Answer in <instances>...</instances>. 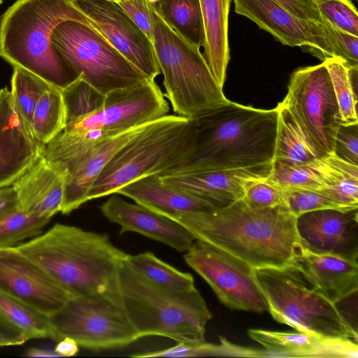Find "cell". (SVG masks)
I'll return each mask as SVG.
<instances>
[{
	"label": "cell",
	"instance_id": "46",
	"mask_svg": "<svg viewBox=\"0 0 358 358\" xmlns=\"http://www.w3.org/2000/svg\"><path fill=\"white\" fill-rule=\"evenodd\" d=\"M78 350V344L73 339L66 337L58 341L54 352L59 357H71L76 355Z\"/></svg>",
	"mask_w": 358,
	"mask_h": 358
},
{
	"label": "cell",
	"instance_id": "10",
	"mask_svg": "<svg viewBox=\"0 0 358 358\" xmlns=\"http://www.w3.org/2000/svg\"><path fill=\"white\" fill-rule=\"evenodd\" d=\"M51 42L78 76L102 94L150 79L96 29L80 22L69 20L60 23L53 31Z\"/></svg>",
	"mask_w": 358,
	"mask_h": 358
},
{
	"label": "cell",
	"instance_id": "51",
	"mask_svg": "<svg viewBox=\"0 0 358 358\" xmlns=\"http://www.w3.org/2000/svg\"><path fill=\"white\" fill-rule=\"evenodd\" d=\"M356 1H358V0H356Z\"/></svg>",
	"mask_w": 358,
	"mask_h": 358
},
{
	"label": "cell",
	"instance_id": "35",
	"mask_svg": "<svg viewBox=\"0 0 358 358\" xmlns=\"http://www.w3.org/2000/svg\"><path fill=\"white\" fill-rule=\"evenodd\" d=\"M329 73L343 124L357 123V96L352 91L348 68L343 59L329 58L323 62Z\"/></svg>",
	"mask_w": 358,
	"mask_h": 358
},
{
	"label": "cell",
	"instance_id": "14",
	"mask_svg": "<svg viewBox=\"0 0 358 358\" xmlns=\"http://www.w3.org/2000/svg\"><path fill=\"white\" fill-rule=\"evenodd\" d=\"M234 10L254 22L277 41L291 47L299 46L319 58L343 59L331 24L299 19L273 0H233Z\"/></svg>",
	"mask_w": 358,
	"mask_h": 358
},
{
	"label": "cell",
	"instance_id": "48",
	"mask_svg": "<svg viewBox=\"0 0 358 358\" xmlns=\"http://www.w3.org/2000/svg\"><path fill=\"white\" fill-rule=\"evenodd\" d=\"M150 3L154 4L156 3L159 0H148Z\"/></svg>",
	"mask_w": 358,
	"mask_h": 358
},
{
	"label": "cell",
	"instance_id": "39",
	"mask_svg": "<svg viewBox=\"0 0 358 358\" xmlns=\"http://www.w3.org/2000/svg\"><path fill=\"white\" fill-rule=\"evenodd\" d=\"M242 199L255 208H287L283 190L266 178L254 181L247 188Z\"/></svg>",
	"mask_w": 358,
	"mask_h": 358
},
{
	"label": "cell",
	"instance_id": "25",
	"mask_svg": "<svg viewBox=\"0 0 358 358\" xmlns=\"http://www.w3.org/2000/svg\"><path fill=\"white\" fill-rule=\"evenodd\" d=\"M117 194L166 217L215 208L211 203L164 185L159 175L137 180L118 189Z\"/></svg>",
	"mask_w": 358,
	"mask_h": 358
},
{
	"label": "cell",
	"instance_id": "21",
	"mask_svg": "<svg viewBox=\"0 0 358 358\" xmlns=\"http://www.w3.org/2000/svg\"><path fill=\"white\" fill-rule=\"evenodd\" d=\"M100 210L106 219L120 227L121 234L138 233L182 252L188 250L196 240L176 221L117 196L103 203Z\"/></svg>",
	"mask_w": 358,
	"mask_h": 358
},
{
	"label": "cell",
	"instance_id": "32",
	"mask_svg": "<svg viewBox=\"0 0 358 358\" xmlns=\"http://www.w3.org/2000/svg\"><path fill=\"white\" fill-rule=\"evenodd\" d=\"M64 128V106L62 90L51 87L40 98L31 122V129L36 140L45 145Z\"/></svg>",
	"mask_w": 358,
	"mask_h": 358
},
{
	"label": "cell",
	"instance_id": "3",
	"mask_svg": "<svg viewBox=\"0 0 358 358\" xmlns=\"http://www.w3.org/2000/svg\"><path fill=\"white\" fill-rule=\"evenodd\" d=\"M16 248L72 297L120 293L118 271L127 254L106 234L57 223Z\"/></svg>",
	"mask_w": 358,
	"mask_h": 358
},
{
	"label": "cell",
	"instance_id": "15",
	"mask_svg": "<svg viewBox=\"0 0 358 358\" xmlns=\"http://www.w3.org/2000/svg\"><path fill=\"white\" fill-rule=\"evenodd\" d=\"M99 32L148 78L161 73L150 39L116 3L108 0H74Z\"/></svg>",
	"mask_w": 358,
	"mask_h": 358
},
{
	"label": "cell",
	"instance_id": "5",
	"mask_svg": "<svg viewBox=\"0 0 358 358\" xmlns=\"http://www.w3.org/2000/svg\"><path fill=\"white\" fill-rule=\"evenodd\" d=\"M63 132L79 136L100 131L107 136L160 119L169 105L155 80L102 94L80 77L62 90Z\"/></svg>",
	"mask_w": 358,
	"mask_h": 358
},
{
	"label": "cell",
	"instance_id": "29",
	"mask_svg": "<svg viewBox=\"0 0 358 358\" xmlns=\"http://www.w3.org/2000/svg\"><path fill=\"white\" fill-rule=\"evenodd\" d=\"M0 321L18 334L25 342L34 338H53L48 316L1 292Z\"/></svg>",
	"mask_w": 358,
	"mask_h": 358
},
{
	"label": "cell",
	"instance_id": "38",
	"mask_svg": "<svg viewBox=\"0 0 358 358\" xmlns=\"http://www.w3.org/2000/svg\"><path fill=\"white\" fill-rule=\"evenodd\" d=\"M287 209L296 217L303 213L322 209L350 210L335 203L320 191L283 190Z\"/></svg>",
	"mask_w": 358,
	"mask_h": 358
},
{
	"label": "cell",
	"instance_id": "4",
	"mask_svg": "<svg viewBox=\"0 0 358 358\" xmlns=\"http://www.w3.org/2000/svg\"><path fill=\"white\" fill-rule=\"evenodd\" d=\"M69 20L96 29L74 0H17L1 16L0 57L13 67L64 90L79 76L54 48L51 37Z\"/></svg>",
	"mask_w": 358,
	"mask_h": 358
},
{
	"label": "cell",
	"instance_id": "11",
	"mask_svg": "<svg viewBox=\"0 0 358 358\" xmlns=\"http://www.w3.org/2000/svg\"><path fill=\"white\" fill-rule=\"evenodd\" d=\"M52 340L69 337L79 346L104 350L128 345L140 338L121 301L120 294L73 296L48 316Z\"/></svg>",
	"mask_w": 358,
	"mask_h": 358
},
{
	"label": "cell",
	"instance_id": "1",
	"mask_svg": "<svg viewBox=\"0 0 358 358\" xmlns=\"http://www.w3.org/2000/svg\"><path fill=\"white\" fill-rule=\"evenodd\" d=\"M171 220L255 269L290 266L301 246L296 217L284 207L255 208L241 199Z\"/></svg>",
	"mask_w": 358,
	"mask_h": 358
},
{
	"label": "cell",
	"instance_id": "34",
	"mask_svg": "<svg viewBox=\"0 0 358 358\" xmlns=\"http://www.w3.org/2000/svg\"><path fill=\"white\" fill-rule=\"evenodd\" d=\"M51 87L39 77L22 69L13 67L10 94L17 109L30 127L38 101Z\"/></svg>",
	"mask_w": 358,
	"mask_h": 358
},
{
	"label": "cell",
	"instance_id": "30",
	"mask_svg": "<svg viewBox=\"0 0 358 358\" xmlns=\"http://www.w3.org/2000/svg\"><path fill=\"white\" fill-rule=\"evenodd\" d=\"M276 108L278 117L273 162L299 164L320 158L288 110L281 102Z\"/></svg>",
	"mask_w": 358,
	"mask_h": 358
},
{
	"label": "cell",
	"instance_id": "2",
	"mask_svg": "<svg viewBox=\"0 0 358 358\" xmlns=\"http://www.w3.org/2000/svg\"><path fill=\"white\" fill-rule=\"evenodd\" d=\"M278 117L276 107L260 109L228 99L216 105L193 119L196 124L193 150L169 173L273 164Z\"/></svg>",
	"mask_w": 358,
	"mask_h": 358
},
{
	"label": "cell",
	"instance_id": "16",
	"mask_svg": "<svg viewBox=\"0 0 358 358\" xmlns=\"http://www.w3.org/2000/svg\"><path fill=\"white\" fill-rule=\"evenodd\" d=\"M0 292L46 316L72 297L16 247L0 248Z\"/></svg>",
	"mask_w": 358,
	"mask_h": 358
},
{
	"label": "cell",
	"instance_id": "8",
	"mask_svg": "<svg viewBox=\"0 0 358 358\" xmlns=\"http://www.w3.org/2000/svg\"><path fill=\"white\" fill-rule=\"evenodd\" d=\"M152 43L161 73L164 94L175 115L194 119L227 100L212 75L200 48L178 35L150 3Z\"/></svg>",
	"mask_w": 358,
	"mask_h": 358
},
{
	"label": "cell",
	"instance_id": "13",
	"mask_svg": "<svg viewBox=\"0 0 358 358\" xmlns=\"http://www.w3.org/2000/svg\"><path fill=\"white\" fill-rule=\"evenodd\" d=\"M183 257L187 264L208 282L227 307L255 313L268 310L254 268L244 261L199 239Z\"/></svg>",
	"mask_w": 358,
	"mask_h": 358
},
{
	"label": "cell",
	"instance_id": "24",
	"mask_svg": "<svg viewBox=\"0 0 358 358\" xmlns=\"http://www.w3.org/2000/svg\"><path fill=\"white\" fill-rule=\"evenodd\" d=\"M13 186L22 210L49 218L60 212L64 181L42 156Z\"/></svg>",
	"mask_w": 358,
	"mask_h": 358
},
{
	"label": "cell",
	"instance_id": "12",
	"mask_svg": "<svg viewBox=\"0 0 358 358\" xmlns=\"http://www.w3.org/2000/svg\"><path fill=\"white\" fill-rule=\"evenodd\" d=\"M281 103L320 157L333 154L336 136L343 121L329 73L323 62L296 70Z\"/></svg>",
	"mask_w": 358,
	"mask_h": 358
},
{
	"label": "cell",
	"instance_id": "19",
	"mask_svg": "<svg viewBox=\"0 0 358 358\" xmlns=\"http://www.w3.org/2000/svg\"><path fill=\"white\" fill-rule=\"evenodd\" d=\"M45 145L17 109L10 91L0 90V187L12 185L43 155Z\"/></svg>",
	"mask_w": 358,
	"mask_h": 358
},
{
	"label": "cell",
	"instance_id": "33",
	"mask_svg": "<svg viewBox=\"0 0 358 358\" xmlns=\"http://www.w3.org/2000/svg\"><path fill=\"white\" fill-rule=\"evenodd\" d=\"M50 220L15 207L0 217V248H15L40 235Z\"/></svg>",
	"mask_w": 358,
	"mask_h": 358
},
{
	"label": "cell",
	"instance_id": "22",
	"mask_svg": "<svg viewBox=\"0 0 358 358\" xmlns=\"http://www.w3.org/2000/svg\"><path fill=\"white\" fill-rule=\"evenodd\" d=\"M290 266L314 289L336 304L357 293L358 262L315 253L301 245Z\"/></svg>",
	"mask_w": 358,
	"mask_h": 358
},
{
	"label": "cell",
	"instance_id": "26",
	"mask_svg": "<svg viewBox=\"0 0 358 358\" xmlns=\"http://www.w3.org/2000/svg\"><path fill=\"white\" fill-rule=\"evenodd\" d=\"M231 1L199 0L205 31L203 57L221 88L230 59L228 24Z\"/></svg>",
	"mask_w": 358,
	"mask_h": 358
},
{
	"label": "cell",
	"instance_id": "49",
	"mask_svg": "<svg viewBox=\"0 0 358 358\" xmlns=\"http://www.w3.org/2000/svg\"><path fill=\"white\" fill-rule=\"evenodd\" d=\"M3 3V0H0V5H1Z\"/></svg>",
	"mask_w": 358,
	"mask_h": 358
},
{
	"label": "cell",
	"instance_id": "44",
	"mask_svg": "<svg viewBox=\"0 0 358 358\" xmlns=\"http://www.w3.org/2000/svg\"><path fill=\"white\" fill-rule=\"evenodd\" d=\"M17 206V192L13 185L0 187V217Z\"/></svg>",
	"mask_w": 358,
	"mask_h": 358
},
{
	"label": "cell",
	"instance_id": "27",
	"mask_svg": "<svg viewBox=\"0 0 358 358\" xmlns=\"http://www.w3.org/2000/svg\"><path fill=\"white\" fill-rule=\"evenodd\" d=\"M336 177L331 155L299 164L273 162L266 179L282 190L319 191L331 186Z\"/></svg>",
	"mask_w": 358,
	"mask_h": 358
},
{
	"label": "cell",
	"instance_id": "18",
	"mask_svg": "<svg viewBox=\"0 0 358 358\" xmlns=\"http://www.w3.org/2000/svg\"><path fill=\"white\" fill-rule=\"evenodd\" d=\"M271 168L272 164L227 170L178 172L159 176L164 185L220 208L242 199L254 181L268 176Z\"/></svg>",
	"mask_w": 358,
	"mask_h": 358
},
{
	"label": "cell",
	"instance_id": "37",
	"mask_svg": "<svg viewBox=\"0 0 358 358\" xmlns=\"http://www.w3.org/2000/svg\"><path fill=\"white\" fill-rule=\"evenodd\" d=\"M322 17L336 27L358 36V13L350 0H314Z\"/></svg>",
	"mask_w": 358,
	"mask_h": 358
},
{
	"label": "cell",
	"instance_id": "45",
	"mask_svg": "<svg viewBox=\"0 0 358 358\" xmlns=\"http://www.w3.org/2000/svg\"><path fill=\"white\" fill-rule=\"evenodd\" d=\"M25 343L24 339L0 321V347L18 345Z\"/></svg>",
	"mask_w": 358,
	"mask_h": 358
},
{
	"label": "cell",
	"instance_id": "28",
	"mask_svg": "<svg viewBox=\"0 0 358 358\" xmlns=\"http://www.w3.org/2000/svg\"><path fill=\"white\" fill-rule=\"evenodd\" d=\"M153 5L178 35L193 45L203 46L205 31L199 0H159Z\"/></svg>",
	"mask_w": 358,
	"mask_h": 358
},
{
	"label": "cell",
	"instance_id": "17",
	"mask_svg": "<svg viewBox=\"0 0 358 358\" xmlns=\"http://www.w3.org/2000/svg\"><path fill=\"white\" fill-rule=\"evenodd\" d=\"M296 229L307 250L358 262V208L303 213L296 217Z\"/></svg>",
	"mask_w": 358,
	"mask_h": 358
},
{
	"label": "cell",
	"instance_id": "42",
	"mask_svg": "<svg viewBox=\"0 0 358 358\" xmlns=\"http://www.w3.org/2000/svg\"><path fill=\"white\" fill-rule=\"evenodd\" d=\"M292 15L301 20L323 22L314 0H273Z\"/></svg>",
	"mask_w": 358,
	"mask_h": 358
},
{
	"label": "cell",
	"instance_id": "36",
	"mask_svg": "<svg viewBox=\"0 0 358 358\" xmlns=\"http://www.w3.org/2000/svg\"><path fill=\"white\" fill-rule=\"evenodd\" d=\"M336 162L337 173L333 184L319 191L348 210L358 208V166L337 157Z\"/></svg>",
	"mask_w": 358,
	"mask_h": 358
},
{
	"label": "cell",
	"instance_id": "23",
	"mask_svg": "<svg viewBox=\"0 0 358 358\" xmlns=\"http://www.w3.org/2000/svg\"><path fill=\"white\" fill-rule=\"evenodd\" d=\"M249 336L270 353V357L357 358V343L350 339L324 338L301 331L251 329Z\"/></svg>",
	"mask_w": 358,
	"mask_h": 358
},
{
	"label": "cell",
	"instance_id": "20",
	"mask_svg": "<svg viewBox=\"0 0 358 358\" xmlns=\"http://www.w3.org/2000/svg\"><path fill=\"white\" fill-rule=\"evenodd\" d=\"M150 123L108 138L78 159L48 162L64 181V198L60 210L62 214H69L87 201V196L91 187L113 156Z\"/></svg>",
	"mask_w": 358,
	"mask_h": 358
},
{
	"label": "cell",
	"instance_id": "43",
	"mask_svg": "<svg viewBox=\"0 0 358 358\" xmlns=\"http://www.w3.org/2000/svg\"><path fill=\"white\" fill-rule=\"evenodd\" d=\"M332 30L345 65L347 67L358 66V36L345 32L334 25H332Z\"/></svg>",
	"mask_w": 358,
	"mask_h": 358
},
{
	"label": "cell",
	"instance_id": "6",
	"mask_svg": "<svg viewBox=\"0 0 358 358\" xmlns=\"http://www.w3.org/2000/svg\"><path fill=\"white\" fill-rule=\"evenodd\" d=\"M195 134L193 119L166 115L153 121L113 156L91 187L87 201L116 194L141 178L172 172L190 155Z\"/></svg>",
	"mask_w": 358,
	"mask_h": 358
},
{
	"label": "cell",
	"instance_id": "41",
	"mask_svg": "<svg viewBox=\"0 0 358 358\" xmlns=\"http://www.w3.org/2000/svg\"><path fill=\"white\" fill-rule=\"evenodd\" d=\"M118 4L152 41V22L148 0H112Z\"/></svg>",
	"mask_w": 358,
	"mask_h": 358
},
{
	"label": "cell",
	"instance_id": "50",
	"mask_svg": "<svg viewBox=\"0 0 358 358\" xmlns=\"http://www.w3.org/2000/svg\"><path fill=\"white\" fill-rule=\"evenodd\" d=\"M108 1H112V0H108Z\"/></svg>",
	"mask_w": 358,
	"mask_h": 358
},
{
	"label": "cell",
	"instance_id": "31",
	"mask_svg": "<svg viewBox=\"0 0 358 358\" xmlns=\"http://www.w3.org/2000/svg\"><path fill=\"white\" fill-rule=\"evenodd\" d=\"M124 262L140 276L161 287L178 292L196 289L193 276L163 262L153 253L127 255Z\"/></svg>",
	"mask_w": 358,
	"mask_h": 358
},
{
	"label": "cell",
	"instance_id": "40",
	"mask_svg": "<svg viewBox=\"0 0 358 358\" xmlns=\"http://www.w3.org/2000/svg\"><path fill=\"white\" fill-rule=\"evenodd\" d=\"M333 154L348 163L358 166V122L341 124L336 136Z\"/></svg>",
	"mask_w": 358,
	"mask_h": 358
},
{
	"label": "cell",
	"instance_id": "7",
	"mask_svg": "<svg viewBox=\"0 0 358 358\" xmlns=\"http://www.w3.org/2000/svg\"><path fill=\"white\" fill-rule=\"evenodd\" d=\"M123 307L140 338L156 336L180 342H203L211 313L196 288L167 289L144 279L124 262L118 271Z\"/></svg>",
	"mask_w": 358,
	"mask_h": 358
},
{
	"label": "cell",
	"instance_id": "47",
	"mask_svg": "<svg viewBox=\"0 0 358 358\" xmlns=\"http://www.w3.org/2000/svg\"><path fill=\"white\" fill-rule=\"evenodd\" d=\"M26 356L30 357H59L54 351H48L36 348H29Z\"/></svg>",
	"mask_w": 358,
	"mask_h": 358
},
{
	"label": "cell",
	"instance_id": "9",
	"mask_svg": "<svg viewBox=\"0 0 358 358\" xmlns=\"http://www.w3.org/2000/svg\"><path fill=\"white\" fill-rule=\"evenodd\" d=\"M268 310L279 323L324 338L357 342V331L337 304L314 289L292 266L254 268Z\"/></svg>",
	"mask_w": 358,
	"mask_h": 358
}]
</instances>
